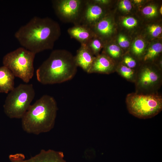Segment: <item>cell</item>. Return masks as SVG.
Wrapping results in <instances>:
<instances>
[{"instance_id":"obj_1","label":"cell","mask_w":162,"mask_h":162,"mask_svg":"<svg viewBox=\"0 0 162 162\" xmlns=\"http://www.w3.org/2000/svg\"><path fill=\"white\" fill-rule=\"evenodd\" d=\"M61 34L59 23L49 17L35 16L15 32L22 47L36 54L52 49Z\"/></svg>"},{"instance_id":"obj_2","label":"cell","mask_w":162,"mask_h":162,"mask_svg":"<svg viewBox=\"0 0 162 162\" xmlns=\"http://www.w3.org/2000/svg\"><path fill=\"white\" fill-rule=\"evenodd\" d=\"M77 67L71 52L64 49H56L36 70L37 79L43 85L62 83L74 77Z\"/></svg>"},{"instance_id":"obj_3","label":"cell","mask_w":162,"mask_h":162,"mask_svg":"<svg viewBox=\"0 0 162 162\" xmlns=\"http://www.w3.org/2000/svg\"><path fill=\"white\" fill-rule=\"evenodd\" d=\"M58 110L54 98L43 95L30 105L22 118L23 130L37 135L49 132L54 127Z\"/></svg>"},{"instance_id":"obj_4","label":"cell","mask_w":162,"mask_h":162,"mask_svg":"<svg viewBox=\"0 0 162 162\" xmlns=\"http://www.w3.org/2000/svg\"><path fill=\"white\" fill-rule=\"evenodd\" d=\"M126 103L129 112L141 119L152 118L162 110V97L156 93H130L127 96Z\"/></svg>"},{"instance_id":"obj_5","label":"cell","mask_w":162,"mask_h":162,"mask_svg":"<svg viewBox=\"0 0 162 162\" xmlns=\"http://www.w3.org/2000/svg\"><path fill=\"white\" fill-rule=\"evenodd\" d=\"M32 84H21L8 93L3 106L5 114L10 118H22L34 98Z\"/></svg>"},{"instance_id":"obj_6","label":"cell","mask_w":162,"mask_h":162,"mask_svg":"<svg viewBox=\"0 0 162 162\" xmlns=\"http://www.w3.org/2000/svg\"><path fill=\"white\" fill-rule=\"evenodd\" d=\"M35 55L22 47H19L4 56L3 66L8 68L15 76L28 83L34 75Z\"/></svg>"},{"instance_id":"obj_7","label":"cell","mask_w":162,"mask_h":162,"mask_svg":"<svg viewBox=\"0 0 162 162\" xmlns=\"http://www.w3.org/2000/svg\"><path fill=\"white\" fill-rule=\"evenodd\" d=\"M86 0H53L52 6L55 14L62 21L79 23Z\"/></svg>"},{"instance_id":"obj_8","label":"cell","mask_w":162,"mask_h":162,"mask_svg":"<svg viewBox=\"0 0 162 162\" xmlns=\"http://www.w3.org/2000/svg\"><path fill=\"white\" fill-rule=\"evenodd\" d=\"M135 81L137 89L142 91H152L161 85V72L148 67L142 68L136 74Z\"/></svg>"},{"instance_id":"obj_9","label":"cell","mask_w":162,"mask_h":162,"mask_svg":"<svg viewBox=\"0 0 162 162\" xmlns=\"http://www.w3.org/2000/svg\"><path fill=\"white\" fill-rule=\"evenodd\" d=\"M9 158L10 162H67L63 152L51 149H42L28 159L25 160L24 155L19 153L10 154Z\"/></svg>"},{"instance_id":"obj_10","label":"cell","mask_w":162,"mask_h":162,"mask_svg":"<svg viewBox=\"0 0 162 162\" xmlns=\"http://www.w3.org/2000/svg\"><path fill=\"white\" fill-rule=\"evenodd\" d=\"M104 14L103 7L94 3L92 0H86L78 24L91 28L104 17Z\"/></svg>"},{"instance_id":"obj_11","label":"cell","mask_w":162,"mask_h":162,"mask_svg":"<svg viewBox=\"0 0 162 162\" xmlns=\"http://www.w3.org/2000/svg\"><path fill=\"white\" fill-rule=\"evenodd\" d=\"M74 57L78 67H80L84 71L88 73L95 56L86 44H81Z\"/></svg>"},{"instance_id":"obj_12","label":"cell","mask_w":162,"mask_h":162,"mask_svg":"<svg viewBox=\"0 0 162 162\" xmlns=\"http://www.w3.org/2000/svg\"><path fill=\"white\" fill-rule=\"evenodd\" d=\"M67 32L71 38L78 41L81 44H86L95 35L91 28L80 24L74 25L68 28Z\"/></svg>"},{"instance_id":"obj_13","label":"cell","mask_w":162,"mask_h":162,"mask_svg":"<svg viewBox=\"0 0 162 162\" xmlns=\"http://www.w3.org/2000/svg\"><path fill=\"white\" fill-rule=\"evenodd\" d=\"M114 64L109 56L104 53L95 56L88 74H108L113 71Z\"/></svg>"},{"instance_id":"obj_14","label":"cell","mask_w":162,"mask_h":162,"mask_svg":"<svg viewBox=\"0 0 162 162\" xmlns=\"http://www.w3.org/2000/svg\"><path fill=\"white\" fill-rule=\"evenodd\" d=\"M15 76L7 67H0V93H8L14 88Z\"/></svg>"},{"instance_id":"obj_15","label":"cell","mask_w":162,"mask_h":162,"mask_svg":"<svg viewBox=\"0 0 162 162\" xmlns=\"http://www.w3.org/2000/svg\"><path fill=\"white\" fill-rule=\"evenodd\" d=\"M91 28L96 35L103 38L110 35L113 30L111 20L106 16L104 17Z\"/></svg>"},{"instance_id":"obj_16","label":"cell","mask_w":162,"mask_h":162,"mask_svg":"<svg viewBox=\"0 0 162 162\" xmlns=\"http://www.w3.org/2000/svg\"><path fill=\"white\" fill-rule=\"evenodd\" d=\"M86 45L94 55L97 56L99 55L98 53L102 48L103 44L101 39L95 35Z\"/></svg>"},{"instance_id":"obj_17","label":"cell","mask_w":162,"mask_h":162,"mask_svg":"<svg viewBox=\"0 0 162 162\" xmlns=\"http://www.w3.org/2000/svg\"><path fill=\"white\" fill-rule=\"evenodd\" d=\"M162 50V45L160 43H157L153 44L148 49L144 57V61L153 59L156 57Z\"/></svg>"},{"instance_id":"obj_18","label":"cell","mask_w":162,"mask_h":162,"mask_svg":"<svg viewBox=\"0 0 162 162\" xmlns=\"http://www.w3.org/2000/svg\"><path fill=\"white\" fill-rule=\"evenodd\" d=\"M118 72L123 77L129 81L135 80L136 74L133 69L125 65H122L119 68Z\"/></svg>"},{"instance_id":"obj_19","label":"cell","mask_w":162,"mask_h":162,"mask_svg":"<svg viewBox=\"0 0 162 162\" xmlns=\"http://www.w3.org/2000/svg\"><path fill=\"white\" fill-rule=\"evenodd\" d=\"M105 51L104 53L113 58H118L120 55L121 50L120 48L114 44L107 45Z\"/></svg>"},{"instance_id":"obj_20","label":"cell","mask_w":162,"mask_h":162,"mask_svg":"<svg viewBox=\"0 0 162 162\" xmlns=\"http://www.w3.org/2000/svg\"><path fill=\"white\" fill-rule=\"evenodd\" d=\"M145 47L144 41L140 39L136 40L134 42L132 47L133 53L136 55L139 56L143 53Z\"/></svg>"},{"instance_id":"obj_21","label":"cell","mask_w":162,"mask_h":162,"mask_svg":"<svg viewBox=\"0 0 162 162\" xmlns=\"http://www.w3.org/2000/svg\"><path fill=\"white\" fill-rule=\"evenodd\" d=\"M157 8L154 5H148L145 7L142 10L143 14L148 17H152L157 14Z\"/></svg>"},{"instance_id":"obj_22","label":"cell","mask_w":162,"mask_h":162,"mask_svg":"<svg viewBox=\"0 0 162 162\" xmlns=\"http://www.w3.org/2000/svg\"><path fill=\"white\" fill-rule=\"evenodd\" d=\"M122 23L125 27L131 28L135 26L137 24V20L134 18L131 17H127L123 20Z\"/></svg>"},{"instance_id":"obj_23","label":"cell","mask_w":162,"mask_h":162,"mask_svg":"<svg viewBox=\"0 0 162 162\" xmlns=\"http://www.w3.org/2000/svg\"><path fill=\"white\" fill-rule=\"evenodd\" d=\"M148 30L150 34L154 37L158 36L162 32L161 27L158 25H152L148 27Z\"/></svg>"},{"instance_id":"obj_24","label":"cell","mask_w":162,"mask_h":162,"mask_svg":"<svg viewBox=\"0 0 162 162\" xmlns=\"http://www.w3.org/2000/svg\"><path fill=\"white\" fill-rule=\"evenodd\" d=\"M119 7L122 10L128 12L131 10L132 6L131 3L129 0H123L120 2Z\"/></svg>"},{"instance_id":"obj_25","label":"cell","mask_w":162,"mask_h":162,"mask_svg":"<svg viewBox=\"0 0 162 162\" xmlns=\"http://www.w3.org/2000/svg\"><path fill=\"white\" fill-rule=\"evenodd\" d=\"M123 60L126 66L131 69L135 68L136 66V61L131 57L126 56L124 57Z\"/></svg>"},{"instance_id":"obj_26","label":"cell","mask_w":162,"mask_h":162,"mask_svg":"<svg viewBox=\"0 0 162 162\" xmlns=\"http://www.w3.org/2000/svg\"><path fill=\"white\" fill-rule=\"evenodd\" d=\"M118 41L119 45L122 47H128L130 45V43L126 38L123 35H120L118 39Z\"/></svg>"},{"instance_id":"obj_27","label":"cell","mask_w":162,"mask_h":162,"mask_svg":"<svg viewBox=\"0 0 162 162\" xmlns=\"http://www.w3.org/2000/svg\"><path fill=\"white\" fill-rule=\"evenodd\" d=\"M134 2L137 3H140L142 2V0H134Z\"/></svg>"},{"instance_id":"obj_28","label":"cell","mask_w":162,"mask_h":162,"mask_svg":"<svg viewBox=\"0 0 162 162\" xmlns=\"http://www.w3.org/2000/svg\"><path fill=\"white\" fill-rule=\"evenodd\" d=\"M160 14H162V6H161V8H160Z\"/></svg>"}]
</instances>
